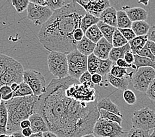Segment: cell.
<instances>
[{
	"label": "cell",
	"mask_w": 155,
	"mask_h": 137,
	"mask_svg": "<svg viewBox=\"0 0 155 137\" xmlns=\"http://www.w3.org/2000/svg\"><path fill=\"white\" fill-rule=\"evenodd\" d=\"M97 26L100 29V31L102 32L103 38H104L107 41H108L110 43L112 44L113 35L117 28L106 24L101 21H100L97 23Z\"/></svg>",
	"instance_id": "25"
},
{
	"label": "cell",
	"mask_w": 155,
	"mask_h": 137,
	"mask_svg": "<svg viewBox=\"0 0 155 137\" xmlns=\"http://www.w3.org/2000/svg\"><path fill=\"white\" fill-rule=\"evenodd\" d=\"M125 133L119 124L101 118L96 122L93 129V134L97 137H121Z\"/></svg>",
	"instance_id": "8"
},
{
	"label": "cell",
	"mask_w": 155,
	"mask_h": 137,
	"mask_svg": "<svg viewBox=\"0 0 155 137\" xmlns=\"http://www.w3.org/2000/svg\"><path fill=\"white\" fill-rule=\"evenodd\" d=\"M0 137H9V135H6V134H3V135H0Z\"/></svg>",
	"instance_id": "60"
},
{
	"label": "cell",
	"mask_w": 155,
	"mask_h": 137,
	"mask_svg": "<svg viewBox=\"0 0 155 137\" xmlns=\"http://www.w3.org/2000/svg\"><path fill=\"white\" fill-rule=\"evenodd\" d=\"M100 61L101 60L97 56H95L94 54H92L89 56L87 57V71L89 72L91 75L97 73Z\"/></svg>",
	"instance_id": "32"
},
{
	"label": "cell",
	"mask_w": 155,
	"mask_h": 137,
	"mask_svg": "<svg viewBox=\"0 0 155 137\" xmlns=\"http://www.w3.org/2000/svg\"><path fill=\"white\" fill-rule=\"evenodd\" d=\"M147 36H148V40L155 43V25L150 28Z\"/></svg>",
	"instance_id": "50"
},
{
	"label": "cell",
	"mask_w": 155,
	"mask_h": 137,
	"mask_svg": "<svg viewBox=\"0 0 155 137\" xmlns=\"http://www.w3.org/2000/svg\"><path fill=\"white\" fill-rule=\"evenodd\" d=\"M98 112H99V118H101V119L112 121L121 126V124H122V121H123L122 117L118 116L117 115L114 114L113 113L107 112V111L103 110V109L99 110Z\"/></svg>",
	"instance_id": "31"
},
{
	"label": "cell",
	"mask_w": 155,
	"mask_h": 137,
	"mask_svg": "<svg viewBox=\"0 0 155 137\" xmlns=\"http://www.w3.org/2000/svg\"><path fill=\"white\" fill-rule=\"evenodd\" d=\"M28 120L31 122V128L33 134L49 131L48 127L45 121L39 114L34 113L29 117Z\"/></svg>",
	"instance_id": "16"
},
{
	"label": "cell",
	"mask_w": 155,
	"mask_h": 137,
	"mask_svg": "<svg viewBox=\"0 0 155 137\" xmlns=\"http://www.w3.org/2000/svg\"><path fill=\"white\" fill-rule=\"evenodd\" d=\"M86 12L75 1H71L62 8L55 11L50 19L42 25L38 39L46 50L68 54L76 50L77 42L73 38L80 28Z\"/></svg>",
	"instance_id": "2"
},
{
	"label": "cell",
	"mask_w": 155,
	"mask_h": 137,
	"mask_svg": "<svg viewBox=\"0 0 155 137\" xmlns=\"http://www.w3.org/2000/svg\"><path fill=\"white\" fill-rule=\"evenodd\" d=\"M71 1H64V0H48L46 1V7H48L52 11H55L64 7Z\"/></svg>",
	"instance_id": "37"
},
{
	"label": "cell",
	"mask_w": 155,
	"mask_h": 137,
	"mask_svg": "<svg viewBox=\"0 0 155 137\" xmlns=\"http://www.w3.org/2000/svg\"><path fill=\"white\" fill-rule=\"evenodd\" d=\"M103 80V77L99 75L98 73H95L94 75H92L91 77V81L94 85L95 84H100Z\"/></svg>",
	"instance_id": "48"
},
{
	"label": "cell",
	"mask_w": 155,
	"mask_h": 137,
	"mask_svg": "<svg viewBox=\"0 0 155 137\" xmlns=\"http://www.w3.org/2000/svg\"><path fill=\"white\" fill-rule=\"evenodd\" d=\"M2 101V97H1V95H0V104H1Z\"/></svg>",
	"instance_id": "62"
},
{
	"label": "cell",
	"mask_w": 155,
	"mask_h": 137,
	"mask_svg": "<svg viewBox=\"0 0 155 137\" xmlns=\"http://www.w3.org/2000/svg\"><path fill=\"white\" fill-rule=\"evenodd\" d=\"M34 96L33 95V92L28 85L26 84L25 82H22L20 83L19 90L15 92H13V98L27 97V96Z\"/></svg>",
	"instance_id": "34"
},
{
	"label": "cell",
	"mask_w": 155,
	"mask_h": 137,
	"mask_svg": "<svg viewBox=\"0 0 155 137\" xmlns=\"http://www.w3.org/2000/svg\"><path fill=\"white\" fill-rule=\"evenodd\" d=\"M30 137H43V133L42 132L35 133V134H32Z\"/></svg>",
	"instance_id": "57"
},
{
	"label": "cell",
	"mask_w": 155,
	"mask_h": 137,
	"mask_svg": "<svg viewBox=\"0 0 155 137\" xmlns=\"http://www.w3.org/2000/svg\"><path fill=\"white\" fill-rule=\"evenodd\" d=\"M65 94L70 98L83 103L98 102L99 97V92L93 83H79L70 85L65 90Z\"/></svg>",
	"instance_id": "4"
},
{
	"label": "cell",
	"mask_w": 155,
	"mask_h": 137,
	"mask_svg": "<svg viewBox=\"0 0 155 137\" xmlns=\"http://www.w3.org/2000/svg\"><path fill=\"white\" fill-rule=\"evenodd\" d=\"M12 3L17 13H22L27 9L28 0H12Z\"/></svg>",
	"instance_id": "40"
},
{
	"label": "cell",
	"mask_w": 155,
	"mask_h": 137,
	"mask_svg": "<svg viewBox=\"0 0 155 137\" xmlns=\"http://www.w3.org/2000/svg\"><path fill=\"white\" fill-rule=\"evenodd\" d=\"M127 15L130 18L132 23L137 21H145L148 18V12L145 9L141 7H129L125 6L123 7Z\"/></svg>",
	"instance_id": "15"
},
{
	"label": "cell",
	"mask_w": 155,
	"mask_h": 137,
	"mask_svg": "<svg viewBox=\"0 0 155 137\" xmlns=\"http://www.w3.org/2000/svg\"><path fill=\"white\" fill-rule=\"evenodd\" d=\"M149 131L142 130V129L132 128L127 132V137H149Z\"/></svg>",
	"instance_id": "41"
},
{
	"label": "cell",
	"mask_w": 155,
	"mask_h": 137,
	"mask_svg": "<svg viewBox=\"0 0 155 137\" xmlns=\"http://www.w3.org/2000/svg\"><path fill=\"white\" fill-rule=\"evenodd\" d=\"M97 109L98 110L103 109L107 112L113 113L121 117H123L121 111L116 103H114L110 98H104L97 102Z\"/></svg>",
	"instance_id": "18"
},
{
	"label": "cell",
	"mask_w": 155,
	"mask_h": 137,
	"mask_svg": "<svg viewBox=\"0 0 155 137\" xmlns=\"http://www.w3.org/2000/svg\"><path fill=\"white\" fill-rule=\"evenodd\" d=\"M114 64H113V63L109 60V59L106 60H101L97 73L101 75L102 77L104 76H107L108 75V74L110 73V70H111L112 67Z\"/></svg>",
	"instance_id": "35"
},
{
	"label": "cell",
	"mask_w": 155,
	"mask_h": 137,
	"mask_svg": "<svg viewBox=\"0 0 155 137\" xmlns=\"http://www.w3.org/2000/svg\"><path fill=\"white\" fill-rule=\"evenodd\" d=\"M122 97L124 101L130 106L134 105L137 102V97L135 94L134 91L130 89L125 90L123 92Z\"/></svg>",
	"instance_id": "39"
},
{
	"label": "cell",
	"mask_w": 155,
	"mask_h": 137,
	"mask_svg": "<svg viewBox=\"0 0 155 137\" xmlns=\"http://www.w3.org/2000/svg\"><path fill=\"white\" fill-rule=\"evenodd\" d=\"M84 36L90 40L91 42L97 44L100 40L103 38L102 32L100 31L97 24L92 26L84 32Z\"/></svg>",
	"instance_id": "28"
},
{
	"label": "cell",
	"mask_w": 155,
	"mask_h": 137,
	"mask_svg": "<svg viewBox=\"0 0 155 137\" xmlns=\"http://www.w3.org/2000/svg\"><path fill=\"white\" fill-rule=\"evenodd\" d=\"M134 71L128 72L127 69L120 67L117 66L115 64H114L112 69L110 70V74L116 78H124V77H129L131 80L132 77L134 75Z\"/></svg>",
	"instance_id": "30"
},
{
	"label": "cell",
	"mask_w": 155,
	"mask_h": 137,
	"mask_svg": "<svg viewBox=\"0 0 155 137\" xmlns=\"http://www.w3.org/2000/svg\"><path fill=\"white\" fill-rule=\"evenodd\" d=\"M128 44V41L125 39L122 34L120 32V31L117 28L116 31L114 32L112 38V44L114 47H120L126 45Z\"/></svg>",
	"instance_id": "36"
},
{
	"label": "cell",
	"mask_w": 155,
	"mask_h": 137,
	"mask_svg": "<svg viewBox=\"0 0 155 137\" xmlns=\"http://www.w3.org/2000/svg\"><path fill=\"white\" fill-rule=\"evenodd\" d=\"M150 26L146 21H137L132 23L131 28L134 32L136 36H142L148 34Z\"/></svg>",
	"instance_id": "23"
},
{
	"label": "cell",
	"mask_w": 155,
	"mask_h": 137,
	"mask_svg": "<svg viewBox=\"0 0 155 137\" xmlns=\"http://www.w3.org/2000/svg\"><path fill=\"white\" fill-rule=\"evenodd\" d=\"M101 20H100L99 18L92 15L91 14L86 13L85 15L83 17L82 20H81L80 28L82 29V31L84 33L92 26L97 24Z\"/></svg>",
	"instance_id": "29"
},
{
	"label": "cell",
	"mask_w": 155,
	"mask_h": 137,
	"mask_svg": "<svg viewBox=\"0 0 155 137\" xmlns=\"http://www.w3.org/2000/svg\"><path fill=\"white\" fill-rule=\"evenodd\" d=\"M148 42V36H136L135 38L128 42L131 47V50L134 55H137L139 51L145 46L147 42Z\"/></svg>",
	"instance_id": "21"
},
{
	"label": "cell",
	"mask_w": 155,
	"mask_h": 137,
	"mask_svg": "<svg viewBox=\"0 0 155 137\" xmlns=\"http://www.w3.org/2000/svg\"><path fill=\"white\" fill-rule=\"evenodd\" d=\"M128 51H131V47L129 44L120 47H114L112 49L111 51L109 54L108 59L111 61L113 64H115L116 61L119 59H124L125 53Z\"/></svg>",
	"instance_id": "22"
},
{
	"label": "cell",
	"mask_w": 155,
	"mask_h": 137,
	"mask_svg": "<svg viewBox=\"0 0 155 137\" xmlns=\"http://www.w3.org/2000/svg\"><path fill=\"white\" fill-rule=\"evenodd\" d=\"M145 46L148 48L150 52L152 53V54L155 57V43L148 40V42H147Z\"/></svg>",
	"instance_id": "51"
},
{
	"label": "cell",
	"mask_w": 155,
	"mask_h": 137,
	"mask_svg": "<svg viewBox=\"0 0 155 137\" xmlns=\"http://www.w3.org/2000/svg\"><path fill=\"white\" fill-rule=\"evenodd\" d=\"M75 2L83 7L86 13L91 14L98 18L103 11L110 7V2L108 0H79Z\"/></svg>",
	"instance_id": "13"
},
{
	"label": "cell",
	"mask_w": 155,
	"mask_h": 137,
	"mask_svg": "<svg viewBox=\"0 0 155 137\" xmlns=\"http://www.w3.org/2000/svg\"><path fill=\"white\" fill-rule=\"evenodd\" d=\"M23 82L31 88L33 95L39 97L46 90V81L41 73L35 70H25L23 73Z\"/></svg>",
	"instance_id": "9"
},
{
	"label": "cell",
	"mask_w": 155,
	"mask_h": 137,
	"mask_svg": "<svg viewBox=\"0 0 155 137\" xmlns=\"http://www.w3.org/2000/svg\"><path fill=\"white\" fill-rule=\"evenodd\" d=\"M8 122V113L4 101L0 104V135L7 134V125Z\"/></svg>",
	"instance_id": "26"
},
{
	"label": "cell",
	"mask_w": 155,
	"mask_h": 137,
	"mask_svg": "<svg viewBox=\"0 0 155 137\" xmlns=\"http://www.w3.org/2000/svg\"><path fill=\"white\" fill-rule=\"evenodd\" d=\"M9 137H25V136L22 134L21 131H18V132L13 133V134L9 135Z\"/></svg>",
	"instance_id": "56"
},
{
	"label": "cell",
	"mask_w": 155,
	"mask_h": 137,
	"mask_svg": "<svg viewBox=\"0 0 155 137\" xmlns=\"http://www.w3.org/2000/svg\"><path fill=\"white\" fill-rule=\"evenodd\" d=\"M108 82L112 85V86L120 90H125L127 89L131 79L129 77L124 78H116L113 77L111 74L109 73L106 76Z\"/></svg>",
	"instance_id": "20"
},
{
	"label": "cell",
	"mask_w": 155,
	"mask_h": 137,
	"mask_svg": "<svg viewBox=\"0 0 155 137\" xmlns=\"http://www.w3.org/2000/svg\"><path fill=\"white\" fill-rule=\"evenodd\" d=\"M69 76L77 80L87 71V57L77 50L67 54Z\"/></svg>",
	"instance_id": "7"
},
{
	"label": "cell",
	"mask_w": 155,
	"mask_h": 137,
	"mask_svg": "<svg viewBox=\"0 0 155 137\" xmlns=\"http://www.w3.org/2000/svg\"><path fill=\"white\" fill-rule=\"evenodd\" d=\"M131 67L135 70L141 67H151L155 70V61L149 58L135 55L134 63L132 64Z\"/></svg>",
	"instance_id": "24"
},
{
	"label": "cell",
	"mask_w": 155,
	"mask_h": 137,
	"mask_svg": "<svg viewBox=\"0 0 155 137\" xmlns=\"http://www.w3.org/2000/svg\"><path fill=\"white\" fill-rule=\"evenodd\" d=\"M139 3H143V4H145V5H148V3H149V2H148V1H147V2H139Z\"/></svg>",
	"instance_id": "61"
},
{
	"label": "cell",
	"mask_w": 155,
	"mask_h": 137,
	"mask_svg": "<svg viewBox=\"0 0 155 137\" xmlns=\"http://www.w3.org/2000/svg\"><path fill=\"white\" fill-rule=\"evenodd\" d=\"M117 11L114 7L110 6L103 11L99 17L100 20L106 24L117 28Z\"/></svg>",
	"instance_id": "17"
},
{
	"label": "cell",
	"mask_w": 155,
	"mask_h": 137,
	"mask_svg": "<svg viewBox=\"0 0 155 137\" xmlns=\"http://www.w3.org/2000/svg\"><path fill=\"white\" fill-rule=\"evenodd\" d=\"M20 127H21V129H26V128L31 127V122L29 121L28 119L24 120L21 123Z\"/></svg>",
	"instance_id": "53"
},
{
	"label": "cell",
	"mask_w": 155,
	"mask_h": 137,
	"mask_svg": "<svg viewBox=\"0 0 155 137\" xmlns=\"http://www.w3.org/2000/svg\"><path fill=\"white\" fill-rule=\"evenodd\" d=\"M122 34L124 38L126 39L128 42L131 41L136 37V35L131 28H117Z\"/></svg>",
	"instance_id": "42"
},
{
	"label": "cell",
	"mask_w": 155,
	"mask_h": 137,
	"mask_svg": "<svg viewBox=\"0 0 155 137\" xmlns=\"http://www.w3.org/2000/svg\"><path fill=\"white\" fill-rule=\"evenodd\" d=\"M49 71L57 78L62 79L69 77L67 54L50 51L47 58Z\"/></svg>",
	"instance_id": "5"
},
{
	"label": "cell",
	"mask_w": 155,
	"mask_h": 137,
	"mask_svg": "<svg viewBox=\"0 0 155 137\" xmlns=\"http://www.w3.org/2000/svg\"><path fill=\"white\" fill-rule=\"evenodd\" d=\"M15 60V59L8 55L0 54V79Z\"/></svg>",
	"instance_id": "33"
},
{
	"label": "cell",
	"mask_w": 155,
	"mask_h": 137,
	"mask_svg": "<svg viewBox=\"0 0 155 137\" xmlns=\"http://www.w3.org/2000/svg\"><path fill=\"white\" fill-rule=\"evenodd\" d=\"M10 87H11V88H12V90L13 92H15L16 91H17L18 90H19V84L13 83V84L10 85Z\"/></svg>",
	"instance_id": "55"
},
{
	"label": "cell",
	"mask_w": 155,
	"mask_h": 137,
	"mask_svg": "<svg viewBox=\"0 0 155 137\" xmlns=\"http://www.w3.org/2000/svg\"><path fill=\"white\" fill-rule=\"evenodd\" d=\"M81 137H97V136H95L93 133H92V134H88V135H84Z\"/></svg>",
	"instance_id": "58"
},
{
	"label": "cell",
	"mask_w": 155,
	"mask_h": 137,
	"mask_svg": "<svg viewBox=\"0 0 155 137\" xmlns=\"http://www.w3.org/2000/svg\"><path fill=\"white\" fill-rule=\"evenodd\" d=\"M147 96L154 102H155V79L150 83L147 91L146 92Z\"/></svg>",
	"instance_id": "44"
},
{
	"label": "cell",
	"mask_w": 155,
	"mask_h": 137,
	"mask_svg": "<svg viewBox=\"0 0 155 137\" xmlns=\"http://www.w3.org/2000/svg\"><path fill=\"white\" fill-rule=\"evenodd\" d=\"M124 60L126 61L128 64L132 65L134 63L135 60V55L133 54V52L131 51H128L127 52L125 53Z\"/></svg>",
	"instance_id": "46"
},
{
	"label": "cell",
	"mask_w": 155,
	"mask_h": 137,
	"mask_svg": "<svg viewBox=\"0 0 155 137\" xmlns=\"http://www.w3.org/2000/svg\"><path fill=\"white\" fill-rule=\"evenodd\" d=\"M21 132H22V134H23L25 137H30L33 134L31 127L22 129Z\"/></svg>",
	"instance_id": "52"
},
{
	"label": "cell",
	"mask_w": 155,
	"mask_h": 137,
	"mask_svg": "<svg viewBox=\"0 0 155 137\" xmlns=\"http://www.w3.org/2000/svg\"><path fill=\"white\" fill-rule=\"evenodd\" d=\"M132 22L124 10L117 11V28H131Z\"/></svg>",
	"instance_id": "27"
},
{
	"label": "cell",
	"mask_w": 155,
	"mask_h": 137,
	"mask_svg": "<svg viewBox=\"0 0 155 137\" xmlns=\"http://www.w3.org/2000/svg\"><path fill=\"white\" fill-rule=\"evenodd\" d=\"M112 48V44L107 41L104 38H102L96 44L93 54L100 60H106L108 59L109 54Z\"/></svg>",
	"instance_id": "14"
},
{
	"label": "cell",
	"mask_w": 155,
	"mask_h": 137,
	"mask_svg": "<svg viewBox=\"0 0 155 137\" xmlns=\"http://www.w3.org/2000/svg\"><path fill=\"white\" fill-rule=\"evenodd\" d=\"M24 71L21 63L15 60L0 79V88L4 85L10 86L13 83L20 84L23 82Z\"/></svg>",
	"instance_id": "12"
},
{
	"label": "cell",
	"mask_w": 155,
	"mask_h": 137,
	"mask_svg": "<svg viewBox=\"0 0 155 137\" xmlns=\"http://www.w3.org/2000/svg\"><path fill=\"white\" fill-rule=\"evenodd\" d=\"M71 77L52 79L36 102L35 113L42 116L49 131L58 137H81L93 133L99 119L97 102L83 103L68 97L65 90L79 83Z\"/></svg>",
	"instance_id": "1"
},
{
	"label": "cell",
	"mask_w": 155,
	"mask_h": 137,
	"mask_svg": "<svg viewBox=\"0 0 155 137\" xmlns=\"http://www.w3.org/2000/svg\"><path fill=\"white\" fill-rule=\"evenodd\" d=\"M155 79V70L151 67H141L135 70L132 77L133 86L137 91H147L150 83Z\"/></svg>",
	"instance_id": "10"
},
{
	"label": "cell",
	"mask_w": 155,
	"mask_h": 137,
	"mask_svg": "<svg viewBox=\"0 0 155 137\" xmlns=\"http://www.w3.org/2000/svg\"><path fill=\"white\" fill-rule=\"evenodd\" d=\"M0 95L2 99L4 102L9 101L13 98V92L8 85H4L0 88Z\"/></svg>",
	"instance_id": "38"
},
{
	"label": "cell",
	"mask_w": 155,
	"mask_h": 137,
	"mask_svg": "<svg viewBox=\"0 0 155 137\" xmlns=\"http://www.w3.org/2000/svg\"><path fill=\"white\" fill-rule=\"evenodd\" d=\"M115 64L120 67H122V68H125V69H128L132 67V65H130L128 64L125 61L124 59H119L116 61V62L115 63Z\"/></svg>",
	"instance_id": "49"
},
{
	"label": "cell",
	"mask_w": 155,
	"mask_h": 137,
	"mask_svg": "<svg viewBox=\"0 0 155 137\" xmlns=\"http://www.w3.org/2000/svg\"><path fill=\"white\" fill-rule=\"evenodd\" d=\"M38 97L35 96L23 98H14L5 102L8 113L7 134L21 131L20 124L23 121L28 119L35 113V106Z\"/></svg>",
	"instance_id": "3"
},
{
	"label": "cell",
	"mask_w": 155,
	"mask_h": 137,
	"mask_svg": "<svg viewBox=\"0 0 155 137\" xmlns=\"http://www.w3.org/2000/svg\"><path fill=\"white\" fill-rule=\"evenodd\" d=\"M84 36V33L81 28H78L77 29H76L75 31L74 32V34H73V38H74L75 40L77 42H80L81 40L83 38Z\"/></svg>",
	"instance_id": "47"
},
{
	"label": "cell",
	"mask_w": 155,
	"mask_h": 137,
	"mask_svg": "<svg viewBox=\"0 0 155 137\" xmlns=\"http://www.w3.org/2000/svg\"><path fill=\"white\" fill-rule=\"evenodd\" d=\"M43 137H58V136L52 132L48 131L43 132Z\"/></svg>",
	"instance_id": "54"
},
{
	"label": "cell",
	"mask_w": 155,
	"mask_h": 137,
	"mask_svg": "<svg viewBox=\"0 0 155 137\" xmlns=\"http://www.w3.org/2000/svg\"><path fill=\"white\" fill-rule=\"evenodd\" d=\"M137 55H139V56H141L143 57H147V58L150 59L151 60L155 61V57L146 46L144 47L141 51H139Z\"/></svg>",
	"instance_id": "43"
},
{
	"label": "cell",
	"mask_w": 155,
	"mask_h": 137,
	"mask_svg": "<svg viewBox=\"0 0 155 137\" xmlns=\"http://www.w3.org/2000/svg\"><path fill=\"white\" fill-rule=\"evenodd\" d=\"M133 128L149 131L155 128V112L149 107L137 110L131 118Z\"/></svg>",
	"instance_id": "6"
},
{
	"label": "cell",
	"mask_w": 155,
	"mask_h": 137,
	"mask_svg": "<svg viewBox=\"0 0 155 137\" xmlns=\"http://www.w3.org/2000/svg\"><path fill=\"white\" fill-rule=\"evenodd\" d=\"M95 47L96 44L91 42L90 40H88L85 36H84L83 38L80 42H77L76 50L79 51L81 54L88 57L92 54H93Z\"/></svg>",
	"instance_id": "19"
},
{
	"label": "cell",
	"mask_w": 155,
	"mask_h": 137,
	"mask_svg": "<svg viewBox=\"0 0 155 137\" xmlns=\"http://www.w3.org/2000/svg\"><path fill=\"white\" fill-rule=\"evenodd\" d=\"M149 137H155V128L153 129V132L150 134V136Z\"/></svg>",
	"instance_id": "59"
},
{
	"label": "cell",
	"mask_w": 155,
	"mask_h": 137,
	"mask_svg": "<svg viewBox=\"0 0 155 137\" xmlns=\"http://www.w3.org/2000/svg\"><path fill=\"white\" fill-rule=\"evenodd\" d=\"M27 18L35 26L43 25L50 19L54 11L45 6H40L29 2L27 9Z\"/></svg>",
	"instance_id": "11"
},
{
	"label": "cell",
	"mask_w": 155,
	"mask_h": 137,
	"mask_svg": "<svg viewBox=\"0 0 155 137\" xmlns=\"http://www.w3.org/2000/svg\"><path fill=\"white\" fill-rule=\"evenodd\" d=\"M91 77H92L91 74L88 71H86L80 77L79 79V82L80 84H83L85 83H92Z\"/></svg>",
	"instance_id": "45"
}]
</instances>
